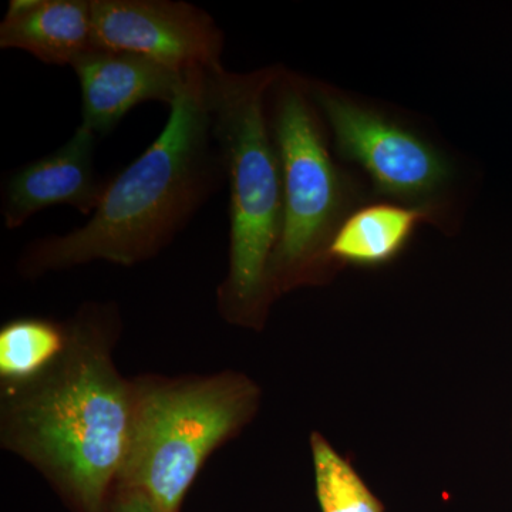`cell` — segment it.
<instances>
[{"label":"cell","instance_id":"6da1fadb","mask_svg":"<svg viewBox=\"0 0 512 512\" xmlns=\"http://www.w3.org/2000/svg\"><path fill=\"white\" fill-rule=\"evenodd\" d=\"M204 73H188L167 126L134 163L107 183L86 225L29 245L20 261L26 275L94 261L136 265L163 251L190 224L225 180L205 99Z\"/></svg>","mask_w":512,"mask_h":512},{"label":"cell","instance_id":"7a4b0ae2","mask_svg":"<svg viewBox=\"0 0 512 512\" xmlns=\"http://www.w3.org/2000/svg\"><path fill=\"white\" fill-rule=\"evenodd\" d=\"M113 312L87 306L66 349L6 414L10 447L49 474L86 512H100L119 481L134 412V386L107 353Z\"/></svg>","mask_w":512,"mask_h":512},{"label":"cell","instance_id":"3957f363","mask_svg":"<svg viewBox=\"0 0 512 512\" xmlns=\"http://www.w3.org/2000/svg\"><path fill=\"white\" fill-rule=\"evenodd\" d=\"M284 67L229 72L205 70L212 134L229 187V272L220 289L232 322L261 325L275 295L272 258L282 228L284 185L266 100Z\"/></svg>","mask_w":512,"mask_h":512},{"label":"cell","instance_id":"277c9868","mask_svg":"<svg viewBox=\"0 0 512 512\" xmlns=\"http://www.w3.org/2000/svg\"><path fill=\"white\" fill-rule=\"evenodd\" d=\"M245 377L134 386V412L119 488L140 491L157 512H180L188 488L215 447L256 409Z\"/></svg>","mask_w":512,"mask_h":512},{"label":"cell","instance_id":"5b68a950","mask_svg":"<svg viewBox=\"0 0 512 512\" xmlns=\"http://www.w3.org/2000/svg\"><path fill=\"white\" fill-rule=\"evenodd\" d=\"M271 96L284 185L281 237L271 264L278 296L326 281L336 271L329 248L352 212L355 188L330 154L308 80L282 69Z\"/></svg>","mask_w":512,"mask_h":512},{"label":"cell","instance_id":"8992f818","mask_svg":"<svg viewBox=\"0 0 512 512\" xmlns=\"http://www.w3.org/2000/svg\"><path fill=\"white\" fill-rule=\"evenodd\" d=\"M319 113L328 121L339 156L362 168L377 194L421 208L439 220L454 181L447 156L409 130L338 89L308 82Z\"/></svg>","mask_w":512,"mask_h":512},{"label":"cell","instance_id":"52a82bcc","mask_svg":"<svg viewBox=\"0 0 512 512\" xmlns=\"http://www.w3.org/2000/svg\"><path fill=\"white\" fill-rule=\"evenodd\" d=\"M93 49L136 53L190 73L222 66L224 32L205 10L173 0H92Z\"/></svg>","mask_w":512,"mask_h":512},{"label":"cell","instance_id":"ba28073f","mask_svg":"<svg viewBox=\"0 0 512 512\" xmlns=\"http://www.w3.org/2000/svg\"><path fill=\"white\" fill-rule=\"evenodd\" d=\"M82 89L83 121L94 136H106L128 111L146 101L173 106L183 94L188 73L136 55L92 49L73 63Z\"/></svg>","mask_w":512,"mask_h":512},{"label":"cell","instance_id":"9c48e42d","mask_svg":"<svg viewBox=\"0 0 512 512\" xmlns=\"http://www.w3.org/2000/svg\"><path fill=\"white\" fill-rule=\"evenodd\" d=\"M97 136L79 126L59 150L16 171L3 188L5 227L16 229L46 208L69 205L80 214L96 211L109 181L94 165Z\"/></svg>","mask_w":512,"mask_h":512},{"label":"cell","instance_id":"30bf717a","mask_svg":"<svg viewBox=\"0 0 512 512\" xmlns=\"http://www.w3.org/2000/svg\"><path fill=\"white\" fill-rule=\"evenodd\" d=\"M0 47L73 66L93 49L92 0H12L0 23Z\"/></svg>","mask_w":512,"mask_h":512},{"label":"cell","instance_id":"8fae6325","mask_svg":"<svg viewBox=\"0 0 512 512\" xmlns=\"http://www.w3.org/2000/svg\"><path fill=\"white\" fill-rule=\"evenodd\" d=\"M421 208L397 202H379L350 212L329 248L335 268L352 265L377 268L402 254L421 222H433Z\"/></svg>","mask_w":512,"mask_h":512},{"label":"cell","instance_id":"7c38bea8","mask_svg":"<svg viewBox=\"0 0 512 512\" xmlns=\"http://www.w3.org/2000/svg\"><path fill=\"white\" fill-rule=\"evenodd\" d=\"M69 335L42 319L8 323L0 333V375L8 382H25L46 372L62 356Z\"/></svg>","mask_w":512,"mask_h":512},{"label":"cell","instance_id":"4fadbf2b","mask_svg":"<svg viewBox=\"0 0 512 512\" xmlns=\"http://www.w3.org/2000/svg\"><path fill=\"white\" fill-rule=\"evenodd\" d=\"M316 497L322 512H384V504L372 493L352 463L325 437H311Z\"/></svg>","mask_w":512,"mask_h":512},{"label":"cell","instance_id":"5bb4252c","mask_svg":"<svg viewBox=\"0 0 512 512\" xmlns=\"http://www.w3.org/2000/svg\"><path fill=\"white\" fill-rule=\"evenodd\" d=\"M113 512H157L153 503L140 491L119 488Z\"/></svg>","mask_w":512,"mask_h":512}]
</instances>
